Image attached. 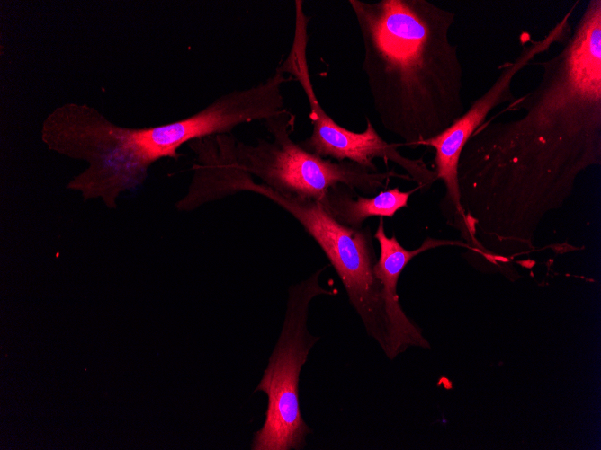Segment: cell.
<instances>
[{
  "label": "cell",
  "mask_w": 601,
  "mask_h": 450,
  "mask_svg": "<svg viewBox=\"0 0 601 450\" xmlns=\"http://www.w3.org/2000/svg\"><path fill=\"white\" fill-rule=\"evenodd\" d=\"M536 85L485 120L463 147L460 199L480 212L539 214L559 207L577 177L601 163V0L588 1L569 40L536 62Z\"/></svg>",
  "instance_id": "6da1fadb"
},
{
  "label": "cell",
  "mask_w": 601,
  "mask_h": 450,
  "mask_svg": "<svg viewBox=\"0 0 601 450\" xmlns=\"http://www.w3.org/2000/svg\"><path fill=\"white\" fill-rule=\"evenodd\" d=\"M417 190L419 189L402 191L394 187L363 197L355 190L338 184L330 188L319 202L337 222L358 229L372 216L393 217L398 211L408 207L410 196Z\"/></svg>",
  "instance_id": "9c48e42d"
},
{
  "label": "cell",
  "mask_w": 601,
  "mask_h": 450,
  "mask_svg": "<svg viewBox=\"0 0 601 450\" xmlns=\"http://www.w3.org/2000/svg\"><path fill=\"white\" fill-rule=\"evenodd\" d=\"M295 116L285 110L265 121L272 140L256 144L236 140L229 134L211 136L191 141L192 150L247 175L289 196L320 201L327 190L343 184L365 195H374L391 178L410 180L394 170L372 172L357 163L334 162L305 150L291 138Z\"/></svg>",
  "instance_id": "3957f363"
},
{
  "label": "cell",
  "mask_w": 601,
  "mask_h": 450,
  "mask_svg": "<svg viewBox=\"0 0 601 450\" xmlns=\"http://www.w3.org/2000/svg\"><path fill=\"white\" fill-rule=\"evenodd\" d=\"M373 238L378 242L380 255L374 274L381 286V296L388 322L389 353L390 360L410 347L431 349L422 330L404 313L399 301L397 286L402 271L409 261L420 253L444 245L465 246L461 241L426 238L416 250H408L398 241L395 234H386L384 221L380 217Z\"/></svg>",
  "instance_id": "ba28073f"
},
{
  "label": "cell",
  "mask_w": 601,
  "mask_h": 450,
  "mask_svg": "<svg viewBox=\"0 0 601 450\" xmlns=\"http://www.w3.org/2000/svg\"><path fill=\"white\" fill-rule=\"evenodd\" d=\"M243 190L259 194L295 218L318 244L340 278L366 333L389 353L388 322L381 286L374 274L377 255L369 226L351 228L333 218L319 201L279 193L248 179Z\"/></svg>",
  "instance_id": "5b68a950"
},
{
  "label": "cell",
  "mask_w": 601,
  "mask_h": 450,
  "mask_svg": "<svg viewBox=\"0 0 601 450\" xmlns=\"http://www.w3.org/2000/svg\"><path fill=\"white\" fill-rule=\"evenodd\" d=\"M326 267L292 285L288 291L282 331L255 392L268 398L263 426L254 433L251 450H301L311 432L299 401V379L309 353L318 340L308 330L309 308L319 295H333L322 287L319 276Z\"/></svg>",
  "instance_id": "277c9868"
},
{
  "label": "cell",
  "mask_w": 601,
  "mask_h": 450,
  "mask_svg": "<svg viewBox=\"0 0 601 450\" xmlns=\"http://www.w3.org/2000/svg\"><path fill=\"white\" fill-rule=\"evenodd\" d=\"M308 31L297 27L291 50L281 64L284 71L297 80L308 99L312 131L300 143L308 152L337 162L349 161L372 171L379 172L373 159L390 161L407 172L421 191L430 190L437 181L435 170L422 159L402 155L398 147L402 144L389 143L377 132L369 118L362 132L349 130L336 123L320 105L311 83L307 60Z\"/></svg>",
  "instance_id": "52a82bcc"
},
{
  "label": "cell",
  "mask_w": 601,
  "mask_h": 450,
  "mask_svg": "<svg viewBox=\"0 0 601 450\" xmlns=\"http://www.w3.org/2000/svg\"><path fill=\"white\" fill-rule=\"evenodd\" d=\"M362 70L382 127L417 147L465 111L463 70L449 39L455 13L427 0H349Z\"/></svg>",
  "instance_id": "7a4b0ae2"
},
{
  "label": "cell",
  "mask_w": 601,
  "mask_h": 450,
  "mask_svg": "<svg viewBox=\"0 0 601 450\" xmlns=\"http://www.w3.org/2000/svg\"><path fill=\"white\" fill-rule=\"evenodd\" d=\"M292 79L280 65L273 75L260 84L221 95L184 119L154 127H122L119 135L121 156L135 179L143 184L149 167L162 158L177 160L183 145L229 134L239 125L265 121L284 112L282 88Z\"/></svg>",
  "instance_id": "8992f818"
}]
</instances>
